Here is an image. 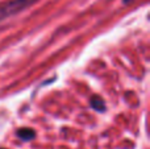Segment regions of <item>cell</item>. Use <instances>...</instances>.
<instances>
[{"instance_id":"obj_1","label":"cell","mask_w":150,"mask_h":149,"mask_svg":"<svg viewBox=\"0 0 150 149\" xmlns=\"http://www.w3.org/2000/svg\"><path fill=\"white\" fill-rule=\"evenodd\" d=\"M37 1L38 0H9V1L0 3V21L23 12L24 9L32 7Z\"/></svg>"},{"instance_id":"obj_2","label":"cell","mask_w":150,"mask_h":149,"mask_svg":"<svg viewBox=\"0 0 150 149\" xmlns=\"http://www.w3.org/2000/svg\"><path fill=\"white\" fill-rule=\"evenodd\" d=\"M90 104H91V107H92L95 111H98V112H104L105 108H107L104 99L103 98H100L99 95H93V96L91 98Z\"/></svg>"},{"instance_id":"obj_3","label":"cell","mask_w":150,"mask_h":149,"mask_svg":"<svg viewBox=\"0 0 150 149\" xmlns=\"http://www.w3.org/2000/svg\"><path fill=\"white\" fill-rule=\"evenodd\" d=\"M17 136L20 137V139L25 140V141H29V140L34 139V136H36V132L33 131V129L30 128H21L17 131Z\"/></svg>"},{"instance_id":"obj_4","label":"cell","mask_w":150,"mask_h":149,"mask_svg":"<svg viewBox=\"0 0 150 149\" xmlns=\"http://www.w3.org/2000/svg\"><path fill=\"white\" fill-rule=\"evenodd\" d=\"M132 1H134V0H122L124 4H129V3H132Z\"/></svg>"}]
</instances>
